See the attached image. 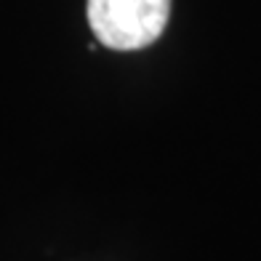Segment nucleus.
Instances as JSON below:
<instances>
[{
	"mask_svg": "<svg viewBox=\"0 0 261 261\" xmlns=\"http://www.w3.org/2000/svg\"><path fill=\"white\" fill-rule=\"evenodd\" d=\"M86 14L101 45L112 51H139L163 35L171 0H88Z\"/></svg>",
	"mask_w": 261,
	"mask_h": 261,
	"instance_id": "nucleus-1",
	"label": "nucleus"
}]
</instances>
